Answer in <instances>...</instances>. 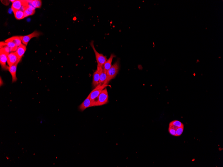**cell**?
Instances as JSON below:
<instances>
[{"label": "cell", "instance_id": "9", "mask_svg": "<svg viewBox=\"0 0 223 167\" xmlns=\"http://www.w3.org/2000/svg\"><path fill=\"white\" fill-rule=\"evenodd\" d=\"M97 66V68L93 74L92 85L93 87H96L99 85L100 75L102 67Z\"/></svg>", "mask_w": 223, "mask_h": 167}, {"label": "cell", "instance_id": "16", "mask_svg": "<svg viewBox=\"0 0 223 167\" xmlns=\"http://www.w3.org/2000/svg\"><path fill=\"white\" fill-rule=\"evenodd\" d=\"M107 73L104 70L103 67H102L100 75L99 85H103L107 79Z\"/></svg>", "mask_w": 223, "mask_h": 167}, {"label": "cell", "instance_id": "2", "mask_svg": "<svg viewBox=\"0 0 223 167\" xmlns=\"http://www.w3.org/2000/svg\"><path fill=\"white\" fill-rule=\"evenodd\" d=\"M109 86L108 85H99L91 92L89 95L91 101L92 107H95V103L97 100L98 97L100 94L101 93L102 90Z\"/></svg>", "mask_w": 223, "mask_h": 167}, {"label": "cell", "instance_id": "14", "mask_svg": "<svg viewBox=\"0 0 223 167\" xmlns=\"http://www.w3.org/2000/svg\"><path fill=\"white\" fill-rule=\"evenodd\" d=\"M26 47L25 45H23L22 46L18 47L16 51L15 52L18 58L21 60L26 51Z\"/></svg>", "mask_w": 223, "mask_h": 167}, {"label": "cell", "instance_id": "15", "mask_svg": "<svg viewBox=\"0 0 223 167\" xmlns=\"http://www.w3.org/2000/svg\"><path fill=\"white\" fill-rule=\"evenodd\" d=\"M29 4V6L25 9L24 12L25 17H28L29 16L33 15L35 12V8Z\"/></svg>", "mask_w": 223, "mask_h": 167}, {"label": "cell", "instance_id": "7", "mask_svg": "<svg viewBox=\"0 0 223 167\" xmlns=\"http://www.w3.org/2000/svg\"><path fill=\"white\" fill-rule=\"evenodd\" d=\"M41 35V33L38 32V31H35L29 35L25 36H20V37L22 43L26 46L28 42L31 38L35 37H38Z\"/></svg>", "mask_w": 223, "mask_h": 167}, {"label": "cell", "instance_id": "17", "mask_svg": "<svg viewBox=\"0 0 223 167\" xmlns=\"http://www.w3.org/2000/svg\"><path fill=\"white\" fill-rule=\"evenodd\" d=\"M16 19L17 20H21L25 17V15L24 11L20 10L13 11Z\"/></svg>", "mask_w": 223, "mask_h": 167}, {"label": "cell", "instance_id": "4", "mask_svg": "<svg viewBox=\"0 0 223 167\" xmlns=\"http://www.w3.org/2000/svg\"><path fill=\"white\" fill-rule=\"evenodd\" d=\"M90 46L94 51L95 56V58L97 62V66L103 67V65L105 63L107 60L106 56L104 55L103 54L100 53L97 51L95 48L94 41H92L90 43Z\"/></svg>", "mask_w": 223, "mask_h": 167}, {"label": "cell", "instance_id": "5", "mask_svg": "<svg viewBox=\"0 0 223 167\" xmlns=\"http://www.w3.org/2000/svg\"><path fill=\"white\" fill-rule=\"evenodd\" d=\"M29 5L28 1L17 0L13 3L11 9L13 11L20 10L24 11Z\"/></svg>", "mask_w": 223, "mask_h": 167}, {"label": "cell", "instance_id": "18", "mask_svg": "<svg viewBox=\"0 0 223 167\" xmlns=\"http://www.w3.org/2000/svg\"><path fill=\"white\" fill-rule=\"evenodd\" d=\"M28 3L30 5L36 8H40L41 7L42 2L39 0H34V1H28Z\"/></svg>", "mask_w": 223, "mask_h": 167}, {"label": "cell", "instance_id": "20", "mask_svg": "<svg viewBox=\"0 0 223 167\" xmlns=\"http://www.w3.org/2000/svg\"><path fill=\"white\" fill-rule=\"evenodd\" d=\"M169 125L174 126H176V127L180 128L184 126L183 124L180 121L177 120H175L172 121L170 123Z\"/></svg>", "mask_w": 223, "mask_h": 167}, {"label": "cell", "instance_id": "22", "mask_svg": "<svg viewBox=\"0 0 223 167\" xmlns=\"http://www.w3.org/2000/svg\"><path fill=\"white\" fill-rule=\"evenodd\" d=\"M168 132L170 134L173 135V136L176 137V130L174 128L169 126V128H168Z\"/></svg>", "mask_w": 223, "mask_h": 167}, {"label": "cell", "instance_id": "12", "mask_svg": "<svg viewBox=\"0 0 223 167\" xmlns=\"http://www.w3.org/2000/svg\"><path fill=\"white\" fill-rule=\"evenodd\" d=\"M116 57V56L113 54H111L110 56V57L107 60L106 62L103 65V68L105 71L106 72H107L109 70V69H110V68L112 66V61L114 58Z\"/></svg>", "mask_w": 223, "mask_h": 167}, {"label": "cell", "instance_id": "1", "mask_svg": "<svg viewBox=\"0 0 223 167\" xmlns=\"http://www.w3.org/2000/svg\"><path fill=\"white\" fill-rule=\"evenodd\" d=\"M120 69L119 62L118 60L112 66L110 69L107 72V78L104 85H108L110 81L115 78L119 72Z\"/></svg>", "mask_w": 223, "mask_h": 167}, {"label": "cell", "instance_id": "19", "mask_svg": "<svg viewBox=\"0 0 223 167\" xmlns=\"http://www.w3.org/2000/svg\"><path fill=\"white\" fill-rule=\"evenodd\" d=\"M6 43V46H8L10 49L11 52H15L17 51L18 47L14 42H8Z\"/></svg>", "mask_w": 223, "mask_h": 167}, {"label": "cell", "instance_id": "8", "mask_svg": "<svg viewBox=\"0 0 223 167\" xmlns=\"http://www.w3.org/2000/svg\"><path fill=\"white\" fill-rule=\"evenodd\" d=\"M20 60L18 58L15 52L9 53L8 57L7 63L9 67H11L17 63H19Z\"/></svg>", "mask_w": 223, "mask_h": 167}, {"label": "cell", "instance_id": "6", "mask_svg": "<svg viewBox=\"0 0 223 167\" xmlns=\"http://www.w3.org/2000/svg\"><path fill=\"white\" fill-rule=\"evenodd\" d=\"M0 52V64L2 69L7 70L8 69L9 67L7 66L6 62H7L8 57L9 53L6 52L3 48H1Z\"/></svg>", "mask_w": 223, "mask_h": 167}, {"label": "cell", "instance_id": "13", "mask_svg": "<svg viewBox=\"0 0 223 167\" xmlns=\"http://www.w3.org/2000/svg\"><path fill=\"white\" fill-rule=\"evenodd\" d=\"M13 42L18 46H22V41L20 39V36H13L12 37L8 38L5 40V42Z\"/></svg>", "mask_w": 223, "mask_h": 167}, {"label": "cell", "instance_id": "21", "mask_svg": "<svg viewBox=\"0 0 223 167\" xmlns=\"http://www.w3.org/2000/svg\"><path fill=\"white\" fill-rule=\"evenodd\" d=\"M184 126L179 128L176 130V137L180 136L183 132Z\"/></svg>", "mask_w": 223, "mask_h": 167}, {"label": "cell", "instance_id": "11", "mask_svg": "<svg viewBox=\"0 0 223 167\" xmlns=\"http://www.w3.org/2000/svg\"><path fill=\"white\" fill-rule=\"evenodd\" d=\"M18 63L13 65L11 67H9L8 71L10 72L12 77V82H16L17 78L16 76V72L17 65Z\"/></svg>", "mask_w": 223, "mask_h": 167}, {"label": "cell", "instance_id": "10", "mask_svg": "<svg viewBox=\"0 0 223 167\" xmlns=\"http://www.w3.org/2000/svg\"><path fill=\"white\" fill-rule=\"evenodd\" d=\"M91 107H92V103L89 95L87 98L79 105V109L81 111H83L87 108Z\"/></svg>", "mask_w": 223, "mask_h": 167}, {"label": "cell", "instance_id": "3", "mask_svg": "<svg viewBox=\"0 0 223 167\" xmlns=\"http://www.w3.org/2000/svg\"><path fill=\"white\" fill-rule=\"evenodd\" d=\"M109 102V96L107 90L105 88L102 90L97 99L95 106H100L106 104Z\"/></svg>", "mask_w": 223, "mask_h": 167}]
</instances>
